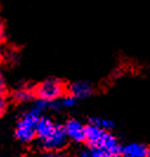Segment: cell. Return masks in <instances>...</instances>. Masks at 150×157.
I'll list each match as a JSON object with an SVG mask.
<instances>
[{"label": "cell", "instance_id": "6da1fadb", "mask_svg": "<svg viewBox=\"0 0 150 157\" xmlns=\"http://www.w3.org/2000/svg\"><path fill=\"white\" fill-rule=\"evenodd\" d=\"M85 142L89 144V147H95L105 152L121 155L122 145L116 140V137L108 130L101 129L94 124L89 123V125L85 126Z\"/></svg>", "mask_w": 150, "mask_h": 157}, {"label": "cell", "instance_id": "7a4b0ae2", "mask_svg": "<svg viewBox=\"0 0 150 157\" xmlns=\"http://www.w3.org/2000/svg\"><path fill=\"white\" fill-rule=\"evenodd\" d=\"M41 116L43 115L39 113L36 109H33L32 106L26 112H24L16 125L14 135L17 140L23 143H30L33 141L37 137L36 128Z\"/></svg>", "mask_w": 150, "mask_h": 157}, {"label": "cell", "instance_id": "3957f363", "mask_svg": "<svg viewBox=\"0 0 150 157\" xmlns=\"http://www.w3.org/2000/svg\"><path fill=\"white\" fill-rule=\"evenodd\" d=\"M36 96L46 101H56L63 96L64 84L58 79H46L36 87Z\"/></svg>", "mask_w": 150, "mask_h": 157}, {"label": "cell", "instance_id": "277c9868", "mask_svg": "<svg viewBox=\"0 0 150 157\" xmlns=\"http://www.w3.org/2000/svg\"><path fill=\"white\" fill-rule=\"evenodd\" d=\"M66 141H67V135L65 131V126L58 124L55 131L48 137L40 140L39 143L41 148H44L46 151H58L65 145Z\"/></svg>", "mask_w": 150, "mask_h": 157}, {"label": "cell", "instance_id": "5b68a950", "mask_svg": "<svg viewBox=\"0 0 150 157\" xmlns=\"http://www.w3.org/2000/svg\"><path fill=\"white\" fill-rule=\"evenodd\" d=\"M65 131L67 138L76 143H82L85 141V125L77 119H70L65 124Z\"/></svg>", "mask_w": 150, "mask_h": 157}, {"label": "cell", "instance_id": "8992f818", "mask_svg": "<svg viewBox=\"0 0 150 157\" xmlns=\"http://www.w3.org/2000/svg\"><path fill=\"white\" fill-rule=\"evenodd\" d=\"M94 92V87L90 83L87 82H73L69 86V94H71L73 97H76L77 99H84L90 97Z\"/></svg>", "mask_w": 150, "mask_h": 157}, {"label": "cell", "instance_id": "52a82bcc", "mask_svg": "<svg viewBox=\"0 0 150 157\" xmlns=\"http://www.w3.org/2000/svg\"><path fill=\"white\" fill-rule=\"evenodd\" d=\"M57 123H55L51 118L46 117V116H41L37 123V128H36V134L38 140H44L48 137L50 135L52 134L57 128Z\"/></svg>", "mask_w": 150, "mask_h": 157}, {"label": "cell", "instance_id": "ba28073f", "mask_svg": "<svg viewBox=\"0 0 150 157\" xmlns=\"http://www.w3.org/2000/svg\"><path fill=\"white\" fill-rule=\"evenodd\" d=\"M148 148L141 143H129L122 147L121 155L122 157H147Z\"/></svg>", "mask_w": 150, "mask_h": 157}, {"label": "cell", "instance_id": "9c48e42d", "mask_svg": "<svg viewBox=\"0 0 150 157\" xmlns=\"http://www.w3.org/2000/svg\"><path fill=\"white\" fill-rule=\"evenodd\" d=\"M36 96V91L30 86H20L14 91V99L19 103H25L32 101Z\"/></svg>", "mask_w": 150, "mask_h": 157}, {"label": "cell", "instance_id": "30bf717a", "mask_svg": "<svg viewBox=\"0 0 150 157\" xmlns=\"http://www.w3.org/2000/svg\"><path fill=\"white\" fill-rule=\"evenodd\" d=\"M90 124H94V125L98 126L101 129L104 130H109L111 128H113V122L108 119V118H102V117H92L90 118Z\"/></svg>", "mask_w": 150, "mask_h": 157}, {"label": "cell", "instance_id": "8fae6325", "mask_svg": "<svg viewBox=\"0 0 150 157\" xmlns=\"http://www.w3.org/2000/svg\"><path fill=\"white\" fill-rule=\"evenodd\" d=\"M105 151H103L99 148H95V147H89L87 149L82 150L78 154L77 157H102V155Z\"/></svg>", "mask_w": 150, "mask_h": 157}, {"label": "cell", "instance_id": "7c38bea8", "mask_svg": "<svg viewBox=\"0 0 150 157\" xmlns=\"http://www.w3.org/2000/svg\"><path fill=\"white\" fill-rule=\"evenodd\" d=\"M58 102H59V105H60V109H63V108L71 109V108H73L77 104V98L71 96V94H67L65 97H60L58 99Z\"/></svg>", "mask_w": 150, "mask_h": 157}, {"label": "cell", "instance_id": "4fadbf2b", "mask_svg": "<svg viewBox=\"0 0 150 157\" xmlns=\"http://www.w3.org/2000/svg\"><path fill=\"white\" fill-rule=\"evenodd\" d=\"M7 109V98L5 91H0V117L5 113V111Z\"/></svg>", "mask_w": 150, "mask_h": 157}, {"label": "cell", "instance_id": "5bb4252c", "mask_svg": "<svg viewBox=\"0 0 150 157\" xmlns=\"http://www.w3.org/2000/svg\"><path fill=\"white\" fill-rule=\"evenodd\" d=\"M37 157H63L60 154H58L57 151H46V152H44V154H41L39 156Z\"/></svg>", "mask_w": 150, "mask_h": 157}, {"label": "cell", "instance_id": "9a60e30c", "mask_svg": "<svg viewBox=\"0 0 150 157\" xmlns=\"http://www.w3.org/2000/svg\"><path fill=\"white\" fill-rule=\"evenodd\" d=\"M5 26H4V23L0 20V41L1 40H4V38H5Z\"/></svg>", "mask_w": 150, "mask_h": 157}, {"label": "cell", "instance_id": "2e32d148", "mask_svg": "<svg viewBox=\"0 0 150 157\" xmlns=\"http://www.w3.org/2000/svg\"><path fill=\"white\" fill-rule=\"evenodd\" d=\"M0 91H5V80L1 73H0Z\"/></svg>", "mask_w": 150, "mask_h": 157}, {"label": "cell", "instance_id": "e0dca14e", "mask_svg": "<svg viewBox=\"0 0 150 157\" xmlns=\"http://www.w3.org/2000/svg\"><path fill=\"white\" fill-rule=\"evenodd\" d=\"M102 157H118V155H115V154H110V152H104L102 155Z\"/></svg>", "mask_w": 150, "mask_h": 157}, {"label": "cell", "instance_id": "ac0fdd59", "mask_svg": "<svg viewBox=\"0 0 150 157\" xmlns=\"http://www.w3.org/2000/svg\"><path fill=\"white\" fill-rule=\"evenodd\" d=\"M147 157H150V148H148L147 150Z\"/></svg>", "mask_w": 150, "mask_h": 157}, {"label": "cell", "instance_id": "d6986e66", "mask_svg": "<svg viewBox=\"0 0 150 157\" xmlns=\"http://www.w3.org/2000/svg\"><path fill=\"white\" fill-rule=\"evenodd\" d=\"M0 157H2V156H0Z\"/></svg>", "mask_w": 150, "mask_h": 157}]
</instances>
